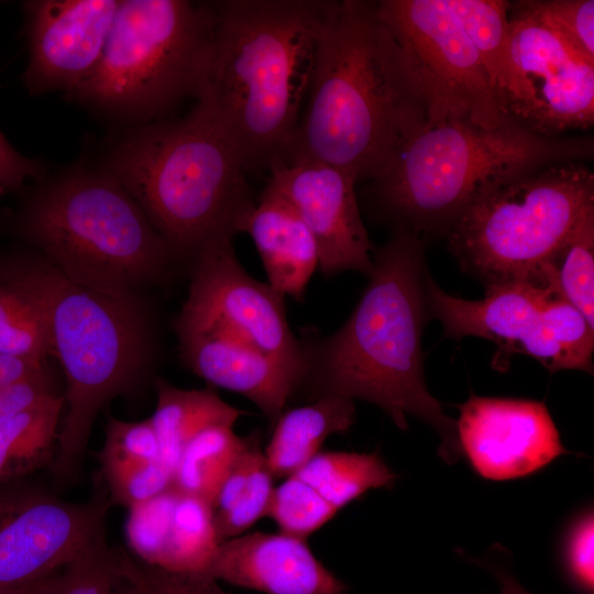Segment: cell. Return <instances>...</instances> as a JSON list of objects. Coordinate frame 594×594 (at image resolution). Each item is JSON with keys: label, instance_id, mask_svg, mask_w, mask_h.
<instances>
[{"label": "cell", "instance_id": "6da1fadb", "mask_svg": "<svg viewBox=\"0 0 594 594\" xmlns=\"http://www.w3.org/2000/svg\"><path fill=\"white\" fill-rule=\"evenodd\" d=\"M213 24L195 98L245 172L287 162L330 0L211 2Z\"/></svg>", "mask_w": 594, "mask_h": 594}, {"label": "cell", "instance_id": "7a4b0ae2", "mask_svg": "<svg viewBox=\"0 0 594 594\" xmlns=\"http://www.w3.org/2000/svg\"><path fill=\"white\" fill-rule=\"evenodd\" d=\"M306 101L287 162H326L356 183L374 179L399 143L429 120L416 74L376 1H332Z\"/></svg>", "mask_w": 594, "mask_h": 594}, {"label": "cell", "instance_id": "3957f363", "mask_svg": "<svg viewBox=\"0 0 594 594\" xmlns=\"http://www.w3.org/2000/svg\"><path fill=\"white\" fill-rule=\"evenodd\" d=\"M424 241L394 232L372 257L369 283L345 322L320 340H301L307 386L312 399L340 396L381 407L400 428L407 415L441 436L439 453L448 463L462 454L457 421L427 389L421 348L428 317Z\"/></svg>", "mask_w": 594, "mask_h": 594}, {"label": "cell", "instance_id": "277c9868", "mask_svg": "<svg viewBox=\"0 0 594 594\" xmlns=\"http://www.w3.org/2000/svg\"><path fill=\"white\" fill-rule=\"evenodd\" d=\"M592 136H549L508 117L483 127L468 120L427 121L405 138L371 193L394 229L448 234L491 187L527 172L593 158Z\"/></svg>", "mask_w": 594, "mask_h": 594}, {"label": "cell", "instance_id": "5b68a950", "mask_svg": "<svg viewBox=\"0 0 594 594\" xmlns=\"http://www.w3.org/2000/svg\"><path fill=\"white\" fill-rule=\"evenodd\" d=\"M139 204L175 256L243 233L257 198L240 157L199 102L121 139L101 167Z\"/></svg>", "mask_w": 594, "mask_h": 594}, {"label": "cell", "instance_id": "8992f818", "mask_svg": "<svg viewBox=\"0 0 594 594\" xmlns=\"http://www.w3.org/2000/svg\"><path fill=\"white\" fill-rule=\"evenodd\" d=\"M0 280L35 306L64 371L67 413L57 438L56 470L76 466L101 408L124 392L148 354V332L134 298L73 282L40 256L0 258Z\"/></svg>", "mask_w": 594, "mask_h": 594}, {"label": "cell", "instance_id": "52a82bcc", "mask_svg": "<svg viewBox=\"0 0 594 594\" xmlns=\"http://www.w3.org/2000/svg\"><path fill=\"white\" fill-rule=\"evenodd\" d=\"M18 230L73 282L122 298L165 280L175 257L139 204L102 168L75 169L43 187L22 208Z\"/></svg>", "mask_w": 594, "mask_h": 594}, {"label": "cell", "instance_id": "ba28073f", "mask_svg": "<svg viewBox=\"0 0 594 594\" xmlns=\"http://www.w3.org/2000/svg\"><path fill=\"white\" fill-rule=\"evenodd\" d=\"M593 208V172L583 162L552 164L483 193L450 229L449 249L485 287L522 283L553 290L550 261Z\"/></svg>", "mask_w": 594, "mask_h": 594}, {"label": "cell", "instance_id": "9c48e42d", "mask_svg": "<svg viewBox=\"0 0 594 594\" xmlns=\"http://www.w3.org/2000/svg\"><path fill=\"white\" fill-rule=\"evenodd\" d=\"M213 24L211 2L120 0L101 61L73 95L150 121L195 97Z\"/></svg>", "mask_w": 594, "mask_h": 594}, {"label": "cell", "instance_id": "30bf717a", "mask_svg": "<svg viewBox=\"0 0 594 594\" xmlns=\"http://www.w3.org/2000/svg\"><path fill=\"white\" fill-rule=\"evenodd\" d=\"M376 10L416 74L429 122L460 119L492 127L508 118L448 0H380Z\"/></svg>", "mask_w": 594, "mask_h": 594}, {"label": "cell", "instance_id": "8fae6325", "mask_svg": "<svg viewBox=\"0 0 594 594\" xmlns=\"http://www.w3.org/2000/svg\"><path fill=\"white\" fill-rule=\"evenodd\" d=\"M193 260L188 296L175 326L235 339L300 372L305 382L304 346L289 327L284 296L243 268L232 239L212 241Z\"/></svg>", "mask_w": 594, "mask_h": 594}, {"label": "cell", "instance_id": "7c38bea8", "mask_svg": "<svg viewBox=\"0 0 594 594\" xmlns=\"http://www.w3.org/2000/svg\"><path fill=\"white\" fill-rule=\"evenodd\" d=\"M516 92L508 117L549 136L594 122V62L527 10L509 2Z\"/></svg>", "mask_w": 594, "mask_h": 594}, {"label": "cell", "instance_id": "4fadbf2b", "mask_svg": "<svg viewBox=\"0 0 594 594\" xmlns=\"http://www.w3.org/2000/svg\"><path fill=\"white\" fill-rule=\"evenodd\" d=\"M263 189L286 201L312 234L319 270L327 276L344 271L369 274L372 243L362 221L354 186L344 169L308 157L273 168Z\"/></svg>", "mask_w": 594, "mask_h": 594}, {"label": "cell", "instance_id": "5bb4252c", "mask_svg": "<svg viewBox=\"0 0 594 594\" xmlns=\"http://www.w3.org/2000/svg\"><path fill=\"white\" fill-rule=\"evenodd\" d=\"M429 314L443 327V337L461 340L480 337L494 342L493 363L504 366L515 353L539 361L550 373L568 370L565 358L543 319L551 289L522 283L488 286L479 300H466L442 290L425 275Z\"/></svg>", "mask_w": 594, "mask_h": 594}, {"label": "cell", "instance_id": "9a60e30c", "mask_svg": "<svg viewBox=\"0 0 594 594\" xmlns=\"http://www.w3.org/2000/svg\"><path fill=\"white\" fill-rule=\"evenodd\" d=\"M120 0L24 2L29 63L23 82L30 94L74 95L103 55Z\"/></svg>", "mask_w": 594, "mask_h": 594}, {"label": "cell", "instance_id": "2e32d148", "mask_svg": "<svg viewBox=\"0 0 594 594\" xmlns=\"http://www.w3.org/2000/svg\"><path fill=\"white\" fill-rule=\"evenodd\" d=\"M109 499L70 503L34 493L0 519V587L46 578L105 532Z\"/></svg>", "mask_w": 594, "mask_h": 594}, {"label": "cell", "instance_id": "e0dca14e", "mask_svg": "<svg viewBox=\"0 0 594 594\" xmlns=\"http://www.w3.org/2000/svg\"><path fill=\"white\" fill-rule=\"evenodd\" d=\"M459 409L461 449L483 477H520L566 453L542 403L472 396Z\"/></svg>", "mask_w": 594, "mask_h": 594}, {"label": "cell", "instance_id": "ac0fdd59", "mask_svg": "<svg viewBox=\"0 0 594 594\" xmlns=\"http://www.w3.org/2000/svg\"><path fill=\"white\" fill-rule=\"evenodd\" d=\"M206 574L267 594H345L348 586L314 556L306 540L254 531L219 543Z\"/></svg>", "mask_w": 594, "mask_h": 594}, {"label": "cell", "instance_id": "d6986e66", "mask_svg": "<svg viewBox=\"0 0 594 594\" xmlns=\"http://www.w3.org/2000/svg\"><path fill=\"white\" fill-rule=\"evenodd\" d=\"M128 512L125 538L135 558L173 572L206 573L219 546L210 504L170 486Z\"/></svg>", "mask_w": 594, "mask_h": 594}, {"label": "cell", "instance_id": "ffe728a7", "mask_svg": "<svg viewBox=\"0 0 594 594\" xmlns=\"http://www.w3.org/2000/svg\"><path fill=\"white\" fill-rule=\"evenodd\" d=\"M175 329L186 366L210 385L251 400L271 427L302 388L300 372L235 339L189 327Z\"/></svg>", "mask_w": 594, "mask_h": 594}, {"label": "cell", "instance_id": "44dd1931", "mask_svg": "<svg viewBox=\"0 0 594 594\" xmlns=\"http://www.w3.org/2000/svg\"><path fill=\"white\" fill-rule=\"evenodd\" d=\"M244 233L257 250L267 284L284 297L302 299L309 280L319 270V253L297 212L279 197L263 190Z\"/></svg>", "mask_w": 594, "mask_h": 594}, {"label": "cell", "instance_id": "7402d4cb", "mask_svg": "<svg viewBox=\"0 0 594 594\" xmlns=\"http://www.w3.org/2000/svg\"><path fill=\"white\" fill-rule=\"evenodd\" d=\"M355 419L353 399L320 396L286 409L273 428L264 458L274 477L294 475L317 453L326 439L349 430Z\"/></svg>", "mask_w": 594, "mask_h": 594}, {"label": "cell", "instance_id": "603a6c76", "mask_svg": "<svg viewBox=\"0 0 594 594\" xmlns=\"http://www.w3.org/2000/svg\"><path fill=\"white\" fill-rule=\"evenodd\" d=\"M157 403L150 420L156 432L161 460L172 473L186 444L216 424L234 426L245 411L226 403L213 391L183 389L158 378Z\"/></svg>", "mask_w": 594, "mask_h": 594}, {"label": "cell", "instance_id": "cb8c5ba5", "mask_svg": "<svg viewBox=\"0 0 594 594\" xmlns=\"http://www.w3.org/2000/svg\"><path fill=\"white\" fill-rule=\"evenodd\" d=\"M460 19L488 75L503 113L508 117L516 92L509 43V2L503 0H448Z\"/></svg>", "mask_w": 594, "mask_h": 594}, {"label": "cell", "instance_id": "d4e9b609", "mask_svg": "<svg viewBox=\"0 0 594 594\" xmlns=\"http://www.w3.org/2000/svg\"><path fill=\"white\" fill-rule=\"evenodd\" d=\"M233 427L216 424L199 431L184 448L172 486L213 507L223 483L250 443L251 436L240 437Z\"/></svg>", "mask_w": 594, "mask_h": 594}, {"label": "cell", "instance_id": "484cf974", "mask_svg": "<svg viewBox=\"0 0 594 594\" xmlns=\"http://www.w3.org/2000/svg\"><path fill=\"white\" fill-rule=\"evenodd\" d=\"M64 397L57 394L0 425V484L43 465L58 438Z\"/></svg>", "mask_w": 594, "mask_h": 594}, {"label": "cell", "instance_id": "4316f807", "mask_svg": "<svg viewBox=\"0 0 594 594\" xmlns=\"http://www.w3.org/2000/svg\"><path fill=\"white\" fill-rule=\"evenodd\" d=\"M294 475L315 488L336 510L370 488L387 487L395 474L374 452L320 451Z\"/></svg>", "mask_w": 594, "mask_h": 594}, {"label": "cell", "instance_id": "83f0119b", "mask_svg": "<svg viewBox=\"0 0 594 594\" xmlns=\"http://www.w3.org/2000/svg\"><path fill=\"white\" fill-rule=\"evenodd\" d=\"M549 266L554 292L594 328V208L583 215Z\"/></svg>", "mask_w": 594, "mask_h": 594}, {"label": "cell", "instance_id": "f1b7e54d", "mask_svg": "<svg viewBox=\"0 0 594 594\" xmlns=\"http://www.w3.org/2000/svg\"><path fill=\"white\" fill-rule=\"evenodd\" d=\"M309 484L290 475L274 487L266 516L280 532L306 540L337 513Z\"/></svg>", "mask_w": 594, "mask_h": 594}, {"label": "cell", "instance_id": "f546056e", "mask_svg": "<svg viewBox=\"0 0 594 594\" xmlns=\"http://www.w3.org/2000/svg\"><path fill=\"white\" fill-rule=\"evenodd\" d=\"M0 352L44 361L50 354L42 319L32 301L0 280Z\"/></svg>", "mask_w": 594, "mask_h": 594}, {"label": "cell", "instance_id": "4dcf8cb0", "mask_svg": "<svg viewBox=\"0 0 594 594\" xmlns=\"http://www.w3.org/2000/svg\"><path fill=\"white\" fill-rule=\"evenodd\" d=\"M51 594H124L105 532L56 573Z\"/></svg>", "mask_w": 594, "mask_h": 594}, {"label": "cell", "instance_id": "1f68e13d", "mask_svg": "<svg viewBox=\"0 0 594 594\" xmlns=\"http://www.w3.org/2000/svg\"><path fill=\"white\" fill-rule=\"evenodd\" d=\"M113 553L124 594H228L206 573L164 570L122 549Z\"/></svg>", "mask_w": 594, "mask_h": 594}, {"label": "cell", "instance_id": "d6a6232c", "mask_svg": "<svg viewBox=\"0 0 594 594\" xmlns=\"http://www.w3.org/2000/svg\"><path fill=\"white\" fill-rule=\"evenodd\" d=\"M109 487L110 503L128 510L150 501L172 486L173 477L161 462H100Z\"/></svg>", "mask_w": 594, "mask_h": 594}, {"label": "cell", "instance_id": "836d02e7", "mask_svg": "<svg viewBox=\"0 0 594 594\" xmlns=\"http://www.w3.org/2000/svg\"><path fill=\"white\" fill-rule=\"evenodd\" d=\"M520 3L594 62L593 0H526Z\"/></svg>", "mask_w": 594, "mask_h": 594}, {"label": "cell", "instance_id": "e575fe53", "mask_svg": "<svg viewBox=\"0 0 594 594\" xmlns=\"http://www.w3.org/2000/svg\"><path fill=\"white\" fill-rule=\"evenodd\" d=\"M273 480L274 476L263 457L234 503L224 510L215 512V528L219 543L242 535L260 518L266 516L274 490Z\"/></svg>", "mask_w": 594, "mask_h": 594}, {"label": "cell", "instance_id": "d590c367", "mask_svg": "<svg viewBox=\"0 0 594 594\" xmlns=\"http://www.w3.org/2000/svg\"><path fill=\"white\" fill-rule=\"evenodd\" d=\"M99 458L100 462H162L158 439L150 418L142 421L109 418Z\"/></svg>", "mask_w": 594, "mask_h": 594}, {"label": "cell", "instance_id": "8d00e7d4", "mask_svg": "<svg viewBox=\"0 0 594 594\" xmlns=\"http://www.w3.org/2000/svg\"><path fill=\"white\" fill-rule=\"evenodd\" d=\"M593 515L582 518L572 529L566 549V563L573 582L586 594H593Z\"/></svg>", "mask_w": 594, "mask_h": 594}, {"label": "cell", "instance_id": "74e56055", "mask_svg": "<svg viewBox=\"0 0 594 594\" xmlns=\"http://www.w3.org/2000/svg\"><path fill=\"white\" fill-rule=\"evenodd\" d=\"M53 395L46 372L0 388V425Z\"/></svg>", "mask_w": 594, "mask_h": 594}, {"label": "cell", "instance_id": "f35d334b", "mask_svg": "<svg viewBox=\"0 0 594 594\" xmlns=\"http://www.w3.org/2000/svg\"><path fill=\"white\" fill-rule=\"evenodd\" d=\"M41 173L42 165L15 151L0 131V187L6 193L19 189Z\"/></svg>", "mask_w": 594, "mask_h": 594}, {"label": "cell", "instance_id": "ab89813d", "mask_svg": "<svg viewBox=\"0 0 594 594\" xmlns=\"http://www.w3.org/2000/svg\"><path fill=\"white\" fill-rule=\"evenodd\" d=\"M44 373V361L0 352V388Z\"/></svg>", "mask_w": 594, "mask_h": 594}, {"label": "cell", "instance_id": "60d3db41", "mask_svg": "<svg viewBox=\"0 0 594 594\" xmlns=\"http://www.w3.org/2000/svg\"><path fill=\"white\" fill-rule=\"evenodd\" d=\"M34 493L13 487H0V519L18 509Z\"/></svg>", "mask_w": 594, "mask_h": 594}, {"label": "cell", "instance_id": "b9f144b4", "mask_svg": "<svg viewBox=\"0 0 594 594\" xmlns=\"http://www.w3.org/2000/svg\"><path fill=\"white\" fill-rule=\"evenodd\" d=\"M57 572L23 585L0 587V594H51L53 581Z\"/></svg>", "mask_w": 594, "mask_h": 594}, {"label": "cell", "instance_id": "7bdbcfd3", "mask_svg": "<svg viewBox=\"0 0 594 594\" xmlns=\"http://www.w3.org/2000/svg\"><path fill=\"white\" fill-rule=\"evenodd\" d=\"M495 574L501 583V594H530L512 575L502 571Z\"/></svg>", "mask_w": 594, "mask_h": 594}, {"label": "cell", "instance_id": "ee69618b", "mask_svg": "<svg viewBox=\"0 0 594 594\" xmlns=\"http://www.w3.org/2000/svg\"><path fill=\"white\" fill-rule=\"evenodd\" d=\"M6 191L0 187V196L3 195Z\"/></svg>", "mask_w": 594, "mask_h": 594}]
</instances>
